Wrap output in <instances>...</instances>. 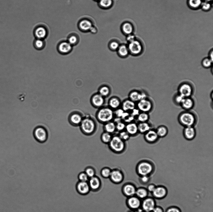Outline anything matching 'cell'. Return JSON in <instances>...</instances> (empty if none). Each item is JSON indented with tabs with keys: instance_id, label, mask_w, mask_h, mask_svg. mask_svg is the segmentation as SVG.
<instances>
[{
	"instance_id": "52",
	"label": "cell",
	"mask_w": 213,
	"mask_h": 212,
	"mask_svg": "<svg viewBox=\"0 0 213 212\" xmlns=\"http://www.w3.org/2000/svg\"><path fill=\"white\" fill-rule=\"evenodd\" d=\"M135 118L131 115L130 113L123 120L127 123L133 122Z\"/></svg>"
},
{
	"instance_id": "42",
	"label": "cell",
	"mask_w": 213,
	"mask_h": 212,
	"mask_svg": "<svg viewBox=\"0 0 213 212\" xmlns=\"http://www.w3.org/2000/svg\"><path fill=\"white\" fill-rule=\"evenodd\" d=\"M118 136L124 141L128 140L130 136L126 131L124 130L120 131Z\"/></svg>"
},
{
	"instance_id": "32",
	"label": "cell",
	"mask_w": 213,
	"mask_h": 212,
	"mask_svg": "<svg viewBox=\"0 0 213 212\" xmlns=\"http://www.w3.org/2000/svg\"><path fill=\"white\" fill-rule=\"evenodd\" d=\"M123 191L126 195L130 196L135 194L136 190L133 185L128 184L124 187Z\"/></svg>"
},
{
	"instance_id": "28",
	"label": "cell",
	"mask_w": 213,
	"mask_h": 212,
	"mask_svg": "<svg viewBox=\"0 0 213 212\" xmlns=\"http://www.w3.org/2000/svg\"><path fill=\"white\" fill-rule=\"evenodd\" d=\"M104 128L105 131L110 134L114 132L116 130V124L112 121L104 123Z\"/></svg>"
},
{
	"instance_id": "15",
	"label": "cell",
	"mask_w": 213,
	"mask_h": 212,
	"mask_svg": "<svg viewBox=\"0 0 213 212\" xmlns=\"http://www.w3.org/2000/svg\"><path fill=\"white\" fill-rule=\"evenodd\" d=\"M154 197L157 199H162L167 195V190L166 187L162 186H156L152 192Z\"/></svg>"
},
{
	"instance_id": "29",
	"label": "cell",
	"mask_w": 213,
	"mask_h": 212,
	"mask_svg": "<svg viewBox=\"0 0 213 212\" xmlns=\"http://www.w3.org/2000/svg\"><path fill=\"white\" fill-rule=\"evenodd\" d=\"M128 204L131 208L133 209H137L140 205V201L138 198L132 197L128 199Z\"/></svg>"
},
{
	"instance_id": "8",
	"label": "cell",
	"mask_w": 213,
	"mask_h": 212,
	"mask_svg": "<svg viewBox=\"0 0 213 212\" xmlns=\"http://www.w3.org/2000/svg\"><path fill=\"white\" fill-rule=\"evenodd\" d=\"M178 91V93L184 98L190 97L193 93V87L188 82H183L179 85Z\"/></svg>"
},
{
	"instance_id": "18",
	"label": "cell",
	"mask_w": 213,
	"mask_h": 212,
	"mask_svg": "<svg viewBox=\"0 0 213 212\" xmlns=\"http://www.w3.org/2000/svg\"><path fill=\"white\" fill-rule=\"evenodd\" d=\"M122 108L125 112L130 113L136 107V103L129 99L124 100L121 103Z\"/></svg>"
},
{
	"instance_id": "6",
	"label": "cell",
	"mask_w": 213,
	"mask_h": 212,
	"mask_svg": "<svg viewBox=\"0 0 213 212\" xmlns=\"http://www.w3.org/2000/svg\"><path fill=\"white\" fill-rule=\"evenodd\" d=\"M127 46L130 54L133 56H138L143 52V47L142 44L136 39L129 43Z\"/></svg>"
},
{
	"instance_id": "21",
	"label": "cell",
	"mask_w": 213,
	"mask_h": 212,
	"mask_svg": "<svg viewBox=\"0 0 213 212\" xmlns=\"http://www.w3.org/2000/svg\"><path fill=\"white\" fill-rule=\"evenodd\" d=\"M194 104L193 99L191 97H187L184 98L180 105L184 109L189 110L193 108Z\"/></svg>"
},
{
	"instance_id": "35",
	"label": "cell",
	"mask_w": 213,
	"mask_h": 212,
	"mask_svg": "<svg viewBox=\"0 0 213 212\" xmlns=\"http://www.w3.org/2000/svg\"><path fill=\"white\" fill-rule=\"evenodd\" d=\"M137 118L139 122H148L149 116L148 113L140 112Z\"/></svg>"
},
{
	"instance_id": "20",
	"label": "cell",
	"mask_w": 213,
	"mask_h": 212,
	"mask_svg": "<svg viewBox=\"0 0 213 212\" xmlns=\"http://www.w3.org/2000/svg\"><path fill=\"white\" fill-rule=\"evenodd\" d=\"M77 192L81 194H85L89 191L90 186L86 182L80 181L76 185Z\"/></svg>"
},
{
	"instance_id": "5",
	"label": "cell",
	"mask_w": 213,
	"mask_h": 212,
	"mask_svg": "<svg viewBox=\"0 0 213 212\" xmlns=\"http://www.w3.org/2000/svg\"><path fill=\"white\" fill-rule=\"evenodd\" d=\"M154 169V166L153 164L148 160L140 162L137 167L138 172L141 176H149L153 172Z\"/></svg>"
},
{
	"instance_id": "26",
	"label": "cell",
	"mask_w": 213,
	"mask_h": 212,
	"mask_svg": "<svg viewBox=\"0 0 213 212\" xmlns=\"http://www.w3.org/2000/svg\"><path fill=\"white\" fill-rule=\"evenodd\" d=\"M110 177L113 182H119L123 178V175L121 172L118 170H114L111 171Z\"/></svg>"
},
{
	"instance_id": "51",
	"label": "cell",
	"mask_w": 213,
	"mask_h": 212,
	"mask_svg": "<svg viewBox=\"0 0 213 212\" xmlns=\"http://www.w3.org/2000/svg\"><path fill=\"white\" fill-rule=\"evenodd\" d=\"M85 173L88 177H94V171L93 168H88L85 170Z\"/></svg>"
},
{
	"instance_id": "40",
	"label": "cell",
	"mask_w": 213,
	"mask_h": 212,
	"mask_svg": "<svg viewBox=\"0 0 213 212\" xmlns=\"http://www.w3.org/2000/svg\"><path fill=\"white\" fill-rule=\"evenodd\" d=\"M67 42L72 46L76 45L78 42V37L75 35H71L68 37Z\"/></svg>"
},
{
	"instance_id": "54",
	"label": "cell",
	"mask_w": 213,
	"mask_h": 212,
	"mask_svg": "<svg viewBox=\"0 0 213 212\" xmlns=\"http://www.w3.org/2000/svg\"><path fill=\"white\" fill-rule=\"evenodd\" d=\"M166 212H181V211L178 208L173 206L168 208Z\"/></svg>"
},
{
	"instance_id": "47",
	"label": "cell",
	"mask_w": 213,
	"mask_h": 212,
	"mask_svg": "<svg viewBox=\"0 0 213 212\" xmlns=\"http://www.w3.org/2000/svg\"><path fill=\"white\" fill-rule=\"evenodd\" d=\"M201 7L203 10L207 11L211 8V5L210 2L205 1L202 2Z\"/></svg>"
},
{
	"instance_id": "36",
	"label": "cell",
	"mask_w": 213,
	"mask_h": 212,
	"mask_svg": "<svg viewBox=\"0 0 213 212\" xmlns=\"http://www.w3.org/2000/svg\"><path fill=\"white\" fill-rule=\"evenodd\" d=\"M34 47L37 49L41 50L43 48L45 45V43L43 39H36L33 43Z\"/></svg>"
},
{
	"instance_id": "49",
	"label": "cell",
	"mask_w": 213,
	"mask_h": 212,
	"mask_svg": "<svg viewBox=\"0 0 213 212\" xmlns=\"http://www.w3.org/2000/svg\"><path fill=\"white\" fill-rule=\"evenodd\" d=\"M111 171L110 169L107 168H103L101 171V174L104 177H110Z\"/></svg>"
},
{
	"instance_id": "2",
	"label": "cell",
	"mask_w": 213,
	"mask_h": 212,
	"mask_svg": "<svg viewBox=\"0 0 213 212\" xmlns=\"http://www.w3.org/2000/svg\"><path fill=\"white\" fill-rule=\"evenodd\" d=\"M113 110L109 107H102L97 111L96 117L100 122L105 123L112 121L114 117Z\"/></svg>"
},
{
	"instance_id": "59",
	"label": "cell",
	"mask_w": 213,
	"mask_h": 212,
	"mask_svg": "<svg viewBox=\"0 0 213 212\" xmlns=\"http://www.w3.org/2000/svg\"><path fill=\"white\" fill-rule=\"evenodd\" d=\"M213 50L212 49L209 53V57L211 60L213 61Z\"/></svg>"
},
{
	"instance_id": "33",
	"label": "cell",
	"mask_w": 213,
	"mask_h": 212,
	"mask_svg": "<svg viewBox=\"0 0 213 212\" xmlns=\"http://www.w3.org/2000/svg\"><path fill=\"white\" fill-rule=\"evenodd\" d=\"M100 182L98 178L93 177L91 178L89 181V186L93 189H96L99 187Z\"/></svg>"
},
{
	"instance_id": "37",
	"label": "cell",
	"mask_w": 213,
	"mask_h": 212,
	"mask_svg": "<svg viewBox=\"0 0 213 212\" xmlns=\"http://www.w3.org/2000/svg\"><path fill=\"white\" fill-rule=\"evenodd\" d=\"M112 137L111 134L105 131L102 134L101 138L103 142L106 144H109Z\"/></svg>"
},
{
	"instance_id": "53",
	"label": "cell",
	"mask_w": 213,
	"mask_h": 212,
	"mask_svg": "<svg viewBox=\"0 0 213 212\" xmlns=\"http://www.w3.org/2000/svg\"><path fill=\"white\" fill-rule=\"evenodd\" d=\"M139 110L136 107L133 109L129 113L130 114L135 118L137 117L140 113Z\"/></svg>"
},
{
	"instance_id": "3",
	"label": "cell",
	"mask_w": 213,
	"mask_h": 212,
	"mask_svg": "<svg viewBox=\"0 0 213 212\" xmlns=\"http://www.w3.org/2000/svg\"><path fill=\"white\" fill-rule=\"evenodd\" d=\"M109 144L110 149L113 151L117 153L123 152L125 148V141L121 139L118 136H112Z\"/></svg>"
},
{
	"instance_id": "7",
	"label": "cell",
	"mask_w": 213,
	"mask_h": 212,
	"mask_svg": "<svg viewBox=\"0 0 213 212\" xmlns=\"http://www.w3.org/2000/svg\"><path fill=\"white\" fill-rule=\"evenodd\" d=\"M136 106L140 112L148 113L152 110L153 104L150 99L146 98L136 103Z\"/></svg>"
},
{
	"instance_id": "10",
	"label": "cell",
	"mask_w": 213,
	"mask_h": 212,
	"mask_svg": "<svg viewBox=\"0 0 213 212\" xmlns=\"http://www.w3.org/2000/svg\"><path fill=\"white\" fill-rule=\"evenodd\" d=\"M105 98L98 93L92 95L91 98V103L92 105L96 108L103 107L105 102Z\"/></svg>"
},
{
	"instance_id": "48",
	"label": "cell",
	"mask_w": 213,
	"mask_h": 212,
	"mask_svg": "<svg viewBox=\"0 0 213 212\" xmlns=\"http://www.w3.org/2000/svg\"><path fill=\"white\" fill-rule=\"evenodd\" d=\"M88 176L85 173L82 172L78 175V177L80 181L86 182L88 180Z\"/></svg>"
},
{
	"instance_id": "62",
	"label": "cell",
	"mask_w": 213,
	"mask_h": 212,
	"mask_svg": "<svg viewBox=\"0 0 213 212\" xmlns=\"http://www.w3.org/2000/svg\"><path fill=\"white\" fill-rule=\"evenodd\" d=\"M139 212L138 211H135V212Z\"/></svg>"
},
{
	"instance_id": "23",
	"label": "cell",
	"mask_w": 213,
	"mask_h": 212,
	"mask_svg": "<svg viewBox=\"0 0 213 212\" xmlns=\"http://www.w3.org/2000/svg\"><path fill=\"white\" fill-rule=\"evenodd\" d=\"M109 107L113 110H115L121 105V103L119 99L116 97H112L108 101Z\"/></svg>"
},
{
	"instance_id": "31",
	"label": "cell",
	"mask_w": 213,
	"mask_h": 212,
	"mask_svg": "<svg viewBox=\"0 0 213 212\" xmlns=\"http://www.w3.org/2000/svg\"><path fill=\"white\" fill-rule=\"evenodd\" d=\"M156 131L159 138L165 137L168 132L167 128L166 126L163 125L158 127Z\"/></svg>"
},
{
	"instance_id": "19",
	"label": "cell",
	"mask_w": 213,
	"mask_h": 212,
	"mask_svg": "<svg viewBox=\"0 0 213 212\" xmlns=\"http://www.w3.org/2000/svg\"><path fill=\"white\" fill-rule=\"evenodd\" d=\"M34 34L36 39H43L47 35V31L45 27L39 26L36 28Z\"/></svg>"
},
{
	"instance_id": "24",
	"label": "cell",
	"mask_w": 213,
	"mask_h": 212,
	"mask_svg": "<svg viewBox=\"0 0 213 212\" xmlns=\"http://www.w3.org/2000/svg\"><path fill=\"white\" fill-rule=\"evenodd\" d=\"M117 52L118 56L123 58L127 57L130 54L127 45L125 44L120 45Z\"/></svg>"
},
{
	"instance_id": "4",
	"label": "cell",
	"mask_w": 213,
	"mask_h": 212,
	"mask_svg": "<svg viewBox=\"0 0 213 212\" xmlns=\"http://www.w3.org/2000/svg\"><path fill=\"white\" fill-rule=\"evenodd\" d=\"M80 125L81 131L85 135H91L95 130V123L90 118H83Z\"/></svg>"
},
{
	"instance_id": "43",
	"label": "cell",
	"mask_w": 213,
	"mask_h": 212,
	"mask_svg": "<svg viewBox=\"0 0 213 212\" xmlns=\"http://www.w3.org/2000/svg\"><path fill=\"white\" fill-rule=\"evenodd\" d=\"M112 3V0H100V4L101 6L104 8L110 7Z\"/></svg>"
},
{
	"instance_id": "38",
	"label": "cell",
	"mask_w": 213,
	"mask_h": 212,
	"mask_svg": "<svg viewBox=\"0 0 213 212\" xmlns=\"http://www.w3.org/2000/svg\"><path fill=\"white\" fill-rule=\"evenodd\" d=\"M123 31L126 34L130 35L133 31L132 25L129 23H124L122 26Z\"/></svg>"
},
{
	"instance_id": "46",
	"label": "cell",
	"mask_w": 213,
	"mask_h": 212,
	"mask_svg": "<svg viewBox=\"0 0 213 212\" xmlns=\"http://www.w3.org/2000/svg\"><path fill=\"white\" fill-rule=\"evenodd\" d=\"M184 98L178 93L175 95L174 98V101L176 104L180 105Z\"/></svg>"
},
{
	"instance_id": "11",
	"label": "cell",
	"mask_w": 213,
	"mask_h": 212,
	"mask_svg": "<svg viewBox=\"0 0 213 212\" xmlns=\"http://www.w3.org/2000/svg\"><path fill=\"white\" fill-rule=\"evenodd\" d=\"M155 206V201L152 198H146L142 204V210L145 212H152Z\"/></svg>"
},
{
	"instance_id": "30",
	"label": "cell",
	"mask_w": 213,
	"mask_h": 212,
	"mask_svg": "<svg viewBox=\"0 0 213 212\" xmlns=\"http://www.w3.org/2000/svg\"><path fill=\"white\" fill-rule=\"evenodd\" d=\"M110 88L106 85H103L99 88L98 93L104 98L108 96L110 93Z\"/></svg>"
},
{
	"instance_id": "44",
	"label": "cell",
	"mask_w": 213,
	"mask_h": 212,
	"mask_svg": "<svg viewBox=\"0 0 213 212\" xmlns=\"http://www.w3.org/2000/svg\"><path fill=\"white\" fill-rule=\"evenodd\" d=\"M120 46L119 43L116 41L111 42L109 45V49L113 51H117Z\"/></svg>"
},
{
	"instance_id": "9",
	"label": "cell",
	"mask_w": 213,
	"mask_h": 212,
	"mask_svg": "<svg viewBox=\"0 0 213 212\" xmlns=\"http://www.w3.org/2000/svg\"><path fill=\"white\" fill-rule=\"evenodd\" d=\"M33 134L35 139L41 143L45 142L47 139V131L44 127L41 126L36 127L34 130Z\"/></svg>"
},
{
	"instance_id": "17",
	"label": "cell",
	"mask_w": 213,
	"mask_h": 212,
	"mask_svg": "<svg viewBox=\"0 0 213 212\" xmlns=\"http://www.w3.org/2000/svg\"><path fill=\"white\" fill-rule=\"evenodd\" d=\"M196 135V130L194 127H184L183 130V135L187 140H193Z\"/></svg>"
},
{
	"instance_id": "16",
	"label": "cell",
	"mask_w": 213,
	"mask_h": 212,
	"mask_svg": "<svg viewBox=\"0 0 213 212\" xmlns=\"http://www.w3.org/2000/svg\"><path fill=\"white\" fill-rule=\"evenodd\" d=\"M72 46L67 41H63L60 43L58 45L57 50L61 54H67L71 51Z\"/></svg>"
},
{
	"instance_id": "13",
	"label": "cell",
	"mask_w": 213,
	"mask_h": 212,
	"mask_svg": "<svg viewBox=\"0 0 213 212\" xmlns=\"http://www.w3.org/2000/svg\"><path fill=\"white\" fill-rule=\"evenodd\" d=\"M144 134L145 140L149 143L153 144L156 142L159 138L156 130L154 129H150Z\"/></svg>"
},
{
	"instance_id": "1",
	"label": "cell",
	"mask_w": 213,
	"mask_h": 212,
	"mask_svg": "<svg viewBox=\"0 0 213 212\" xmlns=\"http://www.w3.org/2000/svg\"><path fill=\"white\" fill-rule=\"evenodd\" d=\"M178 121L180 124L184 127H194L197 121L195 113L189 110L183 111L179 114Z\"/></svg>"
},
{
	"instance_id": "39",
	"label": "cell",
	"mask_w": 213,
	"mask_h": 212,
	"mask_svg": "<svg viewBox=\"0 0 213 212\" xmlns=\"http://www.w3.org/2000/svg\"><path fill=\"white\" fill-rule=\"evenodd\" d=\"M135 194L138 197L143 199L147 196L148 191L147 190L144 188H141L136 190Z\"/></svg>"
},
{
	"instance_id": "50",
	"label": "cell",
	"mask_w": 213,
	"mask_h": 212,
	"mask_svg": "<svg viewBox=\"0 0 213 212\" xmlns=\"http://www.w3.org/2000/svg\"><path fill=\"white\" fill-rule=\"evenodd\" d=\"M124 111L122 108H119L115 110L114 112V115L117 117L121 118Z\"/></svg>"
},
{
	"instance_id": "57",
	"label": "cell",
	"mask_w": 213,
	"mask_h": 212,
	"mask_svg": "<svg viewBox=\"0 0 213 212\" xmlns=\"http://www.w3.org/2000/svg\"><path fill=\"white\" fill-rule=\"evenodd\" d=\"M152 212H163V210L161 207L156 206Z\"/></svg>"
},
{
	"instance_id": "34",
	"label": "cell",
	"mask_w": 213,
	"mask_h": 212,
	"mask_svg": "<svg viewBox=\"0 0 213 212\" xmlns=\"http://www.w3.org/2000/svg\"><path fill=\"white\" fill-rule=\"evenodd\" d=\"M202 0H188L189 6L193 9H197L201 6Z\"/></svg>"
},
{
	"instance_id": "12",
	"label": "cell",
	"mask_w": 213,
	"mask_h": 212,
	"mask_svg": "<svg viewBox=\"0 0 213 212\" xmlns=\"http://www.w3.org/2000/svg\"><path fill=\"white\" fill-rule=\"evenodd\" d=\"M128 97L129 99L136 103L143 99L147 98L145 93L137 90L131 91L129 94Z\"/></svg>"
},
{
	"instance_id": "61",
	"label": "cell",
	"mask_w": 213,
	"mask_h": 212,
	"mask_svg": "<svg viewBox=\"0 0 213 212\" xmlns=\"http://www.w3.org/2000/svg\"><path fill=\"white\" fill-rule=\"evenodd\" d=\"M206 2H210L212 1L213 0H205Z\"/></svg>"
},
{
	"instance_id": "41",
	"label": "cell",
	"mask_w": 213,
	"mask_h": 212,
	"mask_svg": "<svg viewBox=\"0 0 213 212\" xmlns=\"http://www.w3.org/2000/svg\"><path fill=\"white\" fill-rule=\"evenodd\" d=\"M213 61L209 58H204L202 60L201 64L202 66L205 68H208L211 67Z\"/></svg>"
},
{
	"instance_id": "27",
	"label": "cell",
	"mask_w": 213,
	"mask_h": 212,
	"mask_svg": "<svg viewBox=\"0 0 213 212\" xmlns=\"http://www.w3.org/2000/svg\"><path fill=\"white\" fill-rule=\"evenodd\" d=\"M79 26L80 30L87 31L90 30L92 27V25L90 21L84 19L80 21L79 24Z\"/></svg>"
},
{
	"instance_id": "63",
	"label": "cell",
	"mask_w": 213,
	"mask_h": 212,
	"mask_svg": "<svg viewBox=\"0 0 213 212\" xmlns=\"http://www.w3.org/2000/svg\"></svg>"
},
{
	"instance_id": "60",
	"label": "cell",
	"mask_w": 213,
	"mask_h": 212,
	"mask_svg": "<svg viewBox=\"0 0 213 212\" xmlns=\"http://www.w3.org/2000/svg\"><path fill=\"white\" fill-rule=\"evenodd\" d=\"M90 30L93 33H95L96 31L95 28L94 27H93V26L91 28Z\"/></svg>"
},
{
	"instance_id": "56",
	"label": "cell",
	"mask_w": 213,
	"mask_h": 212,
	"mask_svg": "<svg viewBox=\"0 0 213 212\" xmlns=\"http://www.w3.org/2000/svg\"><path fill=\"white\" fill-rule=\"evenodd\" d=\"M156 186L153 184L149 185L147 187V191L152 192L156 187Z\"/></svg>"
},
{
	"instance_id": "14",
	"label": "cell",
	"mask_w": 213,
	"mask_h": 212,
	"mask_svg": "<svg viewBox=\"0 0 213 212\" xmlns=\"http://www.w3.org/2000/svg\"><path fill=\"white\" fill-rule=\"evenodd\" d=\"M83 118L80 114L77 112L71 113L69 117V121L71 124L74 126L80 125Z\"/></svg>"
},
{
	"instance_id": "45",
	"label": "cell",
	"mask_w": 213,
	"mask_h": 212,
	"mask_svg": "<svg viewBox=\"0 0 213 212\" xmlns=\"http://www.w3.org/2000/svg\"><path fill=\"white\" fill-rule=\"evenodd\" d=\"M116 130L120 132L125 129L126 124L122 121L115 124Z\"/></svg>"
},
{
	"instance_id": "22",
	"label": "cell",
	"mask_w": 213,
	"mask_h": 212,
	"mask_svg": "<svg viewBox=\"0 0 213 212\" xmlns=\"http://www.w3.org/2000/svg\"><path fill=\"white\" fill-rule=\"evenodd\" d=\"M125 130L130 136H134L138 132V124L133 122L126 125Z\"/></svg>"
},
{
	"instance_id": "55",
	"label": "cell",
	"mask_w": 213,
	"mask_h": 212,
	"mask_svg": "<svg viewBox=\"0 0 213 212\" xmlns=\"http://www.w3.org/2000/svg\"><path fill=\"white\" fill-rule=\"evenodd\" d=\"M141 178V180L142 182L144 183H146L149 181L150 177L148 176H142Z\"/></svg>"
},
{
	"instance_id": "25",
	"label": "cell",
	"mask_w": 213,
	"mask_h": 212,
	"mask_svg": "<svg viewBox=\"0 0 213 212\" xmlns=\"http://www.w3.org/2000/svg\"><path fill=\"white\" fill-rule=\"evenodd\" d=\"M138 127V132L142 134H145L151 129V125L148 122H139Z\"/></svg>"
},
{
	"instance_id": "58",
	"label": "cell",
	"mask_w": 213,
	"mask_h": 212,
	"mask_svg": "<svg viewBox=\"0 0 213 212\" xmlns=\"http://www.w3.org/2000/svg\"><path fill=\"white\" fill-rule=\"evenodd\" d=\"M127 39L128 43H129L135 40V37L133 35H129L127 37Z\"/></svg>"
}]
</instances>
